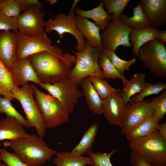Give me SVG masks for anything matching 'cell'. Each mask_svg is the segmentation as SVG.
I'll return each instance as SVG.
<instances>
[{
	"instance_id": "1",
	"label": "cell",
	"mask_w": 166,
	"mask_h": 166,
	"mask_svg": "<svg viewBox=\"0 0 166 166\" xmlns=\"http://www.w3.org/2000/svg\"><path fill=\"white\" fill-rule=\"evenodd\" d=\"M41 83H54L68 78L73 64L74 55L64 53L60 48L56 51H44L28 57Z\"/></svg>"
},
{
	"instance_id": "2",
	"label": "cell",
	"mask_w": 166,
	"mask_h": 166,
	"mask_svg": "<svg viewBox=\"0 0 166 166\" xmlns=\"http://www.w3.org/2000/svg\"><path fill=\"white\" fill-rule=\"evenodd\" d=\"M6 147L12 149L23 162L29 166H40L51 160L57 152L48 147L37 134H30L22 139L4 142Z\"/></svg>"
},
{
	"instance_id": "3",
	"label": "cell",
	"mask_w": 166,
	"mask_h": 166,
	"mask_svg": "<svg viewBox=\"0 0 166 166\" xmlns=\"http://www.w3.org/2000/svg\"><path fill=\"white\" fill-rule=\"evenodd\" d=\"M71 52L74 54L75 65L70 70L69 79L78 86L86 77L94 76L104 78L98 63L101 50L93 47L86 41L85 48L82 51Z\"/></svg>"
},
{
	"instance_id": "4",
	"label": "cell",
	"mask_w": 166,
	"mask_h": 166,
	"mask_svg": "<svg viewBox=\"0 0 166 166\" xmlns=\"http://www.w3.org/2000/svg\"><path fill=\"white\" fill-rule=\"evenodd\" d=\"M131 149L147 161L158 166L166 165V140L157 130L150 134L129 141Z\"/></svg>"
},
{
	"instance_id": "5",
	"label": "cell",
	"mask_w": 166,
	"mask_h": 166,
	"mask_svg": "<svg viewBox=\"0 0 166 166\" xmlns=\"http://www.w3.org/2000/svg\"><path fill=\"white\" fill-rule=\"evenodd\" d=\"M34 95L46 128H54L69 122V114L57 99L41 92L34 85Z\"/></svg>"
},
{
	"instance_id": "6",
	"label": "cell",
	"mask_w": 166,
	"mask_h": 166,
	"mask_svg": "<svg viewBox=\"0 0 166 166\" xmlns=\"http://www.w3.org/2000/svg\"><path fill=\"white\" fill-rule=\"evenodd\" d=\"M34 85L26 83L19 88L14 94V99L20 103L30 128H34L37 134L43 138L46 129L38 105L33 97Z\"/></svg>"
},
{
	"instance_id": "7",
	"label": "cell",
	"mask_w": 166,
	"mask_h": 166,
	"mask_svg": "<svg viewBox=\"0 0 166 166\" xmlns=\"http://www.w3.org/2000/svg\"><path fill=\"white\" fill-rule=\"evenodd\" d=\"M143 65L154 76L166 77V47L157 40L149 41L142 45L138 56Z\"/></svg>"
},
{
	"instance_id": "8",
	"label": "cell",
	"mask_w": 166,
	"mask_h": 166,
	"mask_svg": "<svg viewBox=\"0 0 166 166\" xmlns=\"http://www.w3.org/2000/svg\"><path fill=\"white\" fill-rule=\"evenodd\" d=\"M39 85L57 99L69 114L73 112L78 100L83 96L78 85L68 78L53 84L41 83Z\"/></svg>"
},
{
	"instance_id": "9",
	"label": "cell",
	"mask_w": 166,
	"mask_h": 166,
	"mask_svg": "<svg viewBox=\"0 0 166 166\" xmlns=\"http://www.w3.org/2000/svg\"><path fill=\"white\" fill-rule=\"evenodd\" d=\"M76 17L74 12L70 11L67 15L58 13L54 18H49L45 22L44 32L47 34L55 31L58 34L60 39L63 38L65 34H72L77 42L75 48L77 52L81 51L85 48L86 42L85 38L77 29Z\"/></svg>"
},
{
	"instance_id": "10",
	"label": "cell",
	"mask_w": 166,
	"mask_h": 166,
	"mask_svg": "<svg viewBox=\"0 0 166 166\" xmlns=\"http://www.w3.org/2000/svg\"><path fill=\"white\" fill-rule=\"evenodd\" d=\"M17 34V59L26 58L42 52L56 51L61 48L52 45L51 40L45 32L35 35L24 34L18 32Z\"/></svg>"
},
{
	"instance_id": "11",
	"label": "cell",
	"mask_w": 166,
	"mask_h": 166,
	"mask_svg": "<svg viewBox=\"0 0 166 166\" xmlns=\"http://www.w3.org/2000/svg\"><path fill=\"white\" fill-rule=\"evenodd\" d=\"M153 107L151 100L140 102L131 100L126 104L125 113L121 133L126 136L134 128L153 116Z\"/></svg>"
},
{
	"instance_id": "12",
	"label": "cell",
	"mask_w": 166,
	"mask_h": 166,
	"mask_svg": "<svg viewBox=\"0 0 166 166\" xmlns=\"http://www.w3.org/2000/svg\"><path fill=\"white\" fill-rule=\"evenodd\" d=\"M131 28L125 25L119 19L110 22L101 34L103 49L116 51L117 47L132 46L129 42V35Z\"/></svg>"
},
{
	"instance_id": "13",
	"label": "cell",
	"mask_w": 166,
	"mask_h": 166,
	"mask_svg": "<svg viewBox=\"0 0 166 166\" xmlns=\"http://www.w3.org/2000/svg\"><path fill=\"white\" fill-rule=\"evenodd\" d=\"M45 14L37 6L26 9L17 18L18 32L28 35H35L44 32Z\"/></svg>"
},
{
	"instance_id": "14",
	"label": "cell",
	"mask_w": 166,
	"mask_h": 166,
	"mask_svg": "<svg viewBox=\"0 0 166 166\" xmlns=\"http://www.w3.org/2000/svg\"><path fill=\"white\" fill-rule=\"evenodd\" d=\"M103 113L110 124L120 127L124 116L126 107L119 89L103 100Z\"/></svg>"
},
{
	"instance_id": "15",
	"label": "cell",
	"mask_w": 166,
	"mask_h": 166,
	"mask_svg": "<svg viewBox=\"0 0 166 166\" xmlns=\"http://www.w3.org/2000/svg\"><path fill=\"white\" fill-rule=\"evenodd\" d=\"M9 70L14 81L18 86H22L29 81L38 85L41 83L28 57L16 59Z\"/></svg>"
},
{
	"instance_id": "16",
	"label": "cell",
	"mask_w": 166,
	"mask_h": 166,
	"mask_svg": "<svg viewBox=\"0 0 166 166\" xmlns=\"http://www.w3.org/2000/svg\"><path fill=\"white\" fill-rule=\"evenodd\" d=\"M139 3L152 28H158L165 24L166 0H141Z\"/></svg>"
},
{
	"instance_id": "17",
	"label": "cell",
	"mask_w": 166,
	"mask_h": 166,
	"mask_svg": "<svg viewBox=\"0 0 166 166\" xmlns=\"http://www.w3.org/2000/svg\"><path fill=\"white\" fill-rule=\"evenodd\" d=\"M17 33L11 30L0 32V60L9 69L17 59Z\"/></svg>"
},
{
	"instance_id": "18",
	"label": "cell",
	"mask_w": 166,
	"mask_h": 166,
	"mask_svg": "<svg viewBox=\"0 0 166 166\" xmlns=\"http://www.w3.org/2000/svg\"><path fill=\"white\" fill-rule=\"evenodd\" d=\"M24 126L14 117L6 116L0 121V142L5 140H14L29 136Z\"/></svg>"
},
{
	"instance_id": "19",
	"label": "cell",
	"mask_w": 166,
	"mask_h": 166,
	"mask_svg": "<svg viewBox=\"0 0 166 166\" xmlns=\"http://www.w3.org/2000/svg\"><path fill=\"white\" fill-rule=\"evenodd\" d=\"M76 22L77 30L85 37L87 41L93 47L102 50L100 30L94 23L86 18L79 16H76Z\"/></svg>"
},
{
	"instance_id": "20",
	"label": "cell",
	"mask_w": 166,
	"mask_h": 166,
	"mask_svg": "<svg viewBox=\"0 0 166 166\" xmlns=\"http://www.w3.org/2000/svg\"><path fill=\"white\" fill-rule=\"evenodd\" d=\"M82 92L87 105L93 113L100 114L103 113V100L95 89L89 77L84 78L81 82Z\"/></svg>"
},
{
	"instance_id": "21",
	"label": "cell",
	"mask_w": 166,
	"mask_h": 166,
	"mask_svg": "<svg viewBox=\"0 0 166 166\" xmlns=\"http://www.w3.org/2000/svg\"><path fill=\"white\" fill-rule=\"evenodd\" d=\"M159 29L152 27L143 29L131 28L129 35V40L133 47L132 53L135 57L138 56L140 47L145 43L157 40Z\"/></svg>"
},
{
	"instance_id": "22",
	"label": "cell",
	"mask_w": 166,
	"mask_h": 166,
	"mask_svg": "<svg viewBox=\"0 0 166 166\" xmlns=\"http://www.w3.org/2000/svg\"><path fill=\"white\" fill-rule=\"evenodd\" d=\"M100 1L98 6L91 10H84L76 8L74 12L77 16L92 19L101 31H104L110 22V17Z\"/></svg>"
},
{
	"instance_id": "23",
	"label": "cell",
	"mask_w": 166,
	"mask_h": 166,
	"mask_svg": "<svg viewBox=\"0 0 166 166\" xmlns=\"http://www.w3.org/2000/svg\"><path fill=\"white\" fill-rule=\"evenodd\" d=\"M53 163L57 166H86L92 165L93 162L89 157L79 156L67 151L57 152Z\"/></svg>"
},
{
	"instance_id": "24",
	"label": "cell",
	"mask_w": 166,
	"mask_h": 166,
	"mask_svg": "<svg viewBox=\"0 0 166 166\" xmlns=\"http://www.w3.org/2000/svg\"><path fill=\"white\" fill-rule=\"evenodd\" d=\"M19 88L9 69L0 60V94L12 101L14 99V94Z\"/></svg>"
},
{
	"instance_id": "25",
	"label": "cell",
	"mask_w": 166,
	"mask_h": 166,
	"mask_svg": "<svg viewBox=\"0 0 166 166\" xmlns=\"http://www.w3.org/2000/svg\"><path fill=\"white\" fill-rule=\"evenodd\" d=\"M133 15L128 17L123 12L120 15L119 19L124 24L130 27L143 29L152 27L149 21L143 12L139 3L136 7H132Z\"/></svg>"
},
{
	"instance_id": "26",
	"label": "cell",
	"mask_w": 166,
	"mask_h": 166,
	"mask_svg": "<svg viewBox=\"0 0 166 166\" xmlns=\"http://www.w3.org/2000/svg\"><path fill=\"white\" fill-rule=\"evenodd\" d=\"M145 77L144 74H135L124 85L120 93L125 104L131 101L132 97L141 91L145 82Z\"/></svg>"
},
{
	"instance_id": "27",
	"label": "cell",
	"mask_w": 166,
	"mask_h": 166,
	"mask_svg": "<svg viewBox=\"0 0 166 166\" xmlns=\"http://www.w3.org/2000/svg\"><path fill=\"white\" fill-rule=\"evenodd\" d=\"M98 129V126L93 124L84 132L78 144L72 150L71 152L75 155L81 156L92 150L91 147L94 142Z\"/></svg>"
},
{
	"instance_id": "28",
	"label": "cell",
	"mask_w": 166,
	"mask_h": 166,
	"mask_svg": "<svg viewBox=\"0 0 166 166\" xmlns=\"http://www.w3.org/2000/svg\"><path fill=\"white\" fill-rule=\"evenodd\" d=\"M159 122L153 116L132 129L126 136L129 141L148 135L157 130Z\"/></svg>"
},
{
	"instance_id": "29",
	"label": "cell",
	"mask_w": 166,
	"mask_h": 166,
	"mask_svg": "<svg viewBox=\"0 0 166 166\" xmlns=\"http://www.w3.org/2000/svg\"><path fill=\"white\" fill-rule=\"evenodd\" d=\"M100 68L102 69V75L105 79L116 78L121 79L124 85L128 81L127 79L114 66L109 58L102 51L98 60Z\"/></svg>"
},
{
	"instance_id": "30",
	"label": "cell",
	"mask_w": 166,
	"mask_h": 166,
	"mask_svg": "<svg viewBox=\"0 0 166 166\" xmlns=\"http://www.w3.org/2000/svg\"><path fill=\"white\" fill-rule=\"evenodd\" d=\"M130 0H102L101 2L110 17V20L119 19L123 10L130 2Z\"/></svg>"
},
{
	"instance_id": "31",
	"label": "cell",
	"mask_w": 166,
	"mask_h": 166,
	"mask_svg": "<svg viewBox=\"0 0 166 166\" xmlns=\"http://www.w3.org/2000/svg\"><path fill=\"white\" fill-rule=\"evenodd\" d=\"M166 89V84L161 82H158L155 84L145 82L141 91L138 94L132 97L131 100L134 101H141L145 97L153 94H158L160 92Z\"/></svg>"
},
{
	"instance_id": "32",
	"label": "cell",
	"mask_w": 166,
	"mask_h": 166,
	"mask_svg": "<svg viewBox=\"0 0 166 166\" xmlns=\"http://www.w3.org/2000/svg\"><path fill=\"white\" fill-rule=\"evenodd\" d=\"M101 51L109 58L114 66L123 74L125 70H128L129 67L136 61L135 57L130 60L125 61L119 57L117 55L116 51L103 49Z\"/></svg>"
},
{
	"instance_id": "33",
	"label": "cell",
	"mask_w": 166,
	"mask_h": 166,
	"mask_svg": "<svg viewBox=\"0 0 166 166\" xmlns=\"http://www.w3.org/2000/svg\"><path fill=\"white\" fill-rule=\"evenodd\" d=\"M89 77L95 89L103 100L117 91L108 84L105 79L97 76Z\"/></svg>"
},
{
	"instance_id": "34",
	"label": "cell",
	"mask_w": 166,
	"mask_h": 166,
	"mask_svg": "<svg viewBox=\"0 0 166 166\" xmlns=\"http://www.w3.org/2000/svg\"><path fill=\"white\" fill-rule=\"evenodd\" d=\"M10 101L4 97H0V113H4L6 116L14 117L24 126L30 128L26 119L14 108Z\"/></svg>"
},
{
	"instance_id": "35",
	"label": "cell",
	"mask_w": 166,
	"mask_h": 166,
	"mask_svg": "<svg viewBox=\"0 0 166 166\" xmlns=\"http://www.w3.org/2000/svg\"><path fill=\"white\" fill-rule=\"evenodd\" d=\"M153 107V116L159 122L166 113V90L159 96L151 100Z\"/></svg>"
},
{
	"instance_id": "36",
	"label": "cell",
	"mask_w": 166,
	"mask_h": 166,
	"mask_svg": "<svg viewBox=\"0 0 166 166\" xmlns=\"http://www.w3.org/2000/svg\"><path fill=\"white\" fill-rule=\"evenodd\" d=\"M119 150L118 149H113L108 153H94L91 150L87 153L93 162V164L90 166H113L110 161V158L112 155Z\"/></svg>"
},
{
	"instance_id": "37",
	"label": "cell",
	"mask_w": 166,
	"mask_h": 166,
	"mask_svg": "<svg viewBox=\"0 0 166 166\" xmlns=\"http://www.w3.org/2000/svg\"><path fill=\"white\" fill-rule=\"evenodd\" d=\"M0 10L10 17L18 18L21 11L16 0L0 1Z\"/></svg>"
},
{
	"instance_id": "38",
	"label": "cell",
	"mask_w": 166,
	"mask_h": 166,
	"mask_svg": "<svg viewBox=\"0 0 166 166\" xmlns=\"http://www.w3.org/2000/svg\"><path fill=\"white\" fill-rule=\"evenodd\" d=\"M17 18L9 17L0 10V30H11L17 33L18 32Z\"/></svg>"
},
{
	"instance_id": "39",
	"label": "cell",
	"mask_w": 166,
	"mask_h": 166,
	"mask_svg": "<svg viewBox=\"0 0 166 166\" xmlns=\"http://www.w3.org/2000/svg\"><path fill=\"white\" fill-rule=\"evenodd\" d=\"M0 156L8 166H29L22 161L14 153H10L6 149H0Z\"/></svg>"
},
{
	"instance_id": "40",
	"label": "cell",
	"mask_w": 166,
	"mask_h": 166,
	"mask_svg": "<svg viewBox=\"0 0 166 166\" xmlns=\"http://www.w3.org/2000/svg\"><path fill=\"white\" fill-rule=\"evenodd\" d=\"M130 159L133 166H158L147 161L132 150H131Z\"/></svg>"
},
{
	"instance_id": "41",
	"label": "cell",
	"mask_w": 166,
	"mask_h": 166,
	"mask_svg": "<svg viewBox=\"0 0 166 166\" xmlns=\"http://www.w3.org/2000/svg\"><path fill=\"white\" fill-rule=\"evenodd\" d=\"M18 3L21 10L23 12L34 6H37L39 7L43 11L44 8L43 4L37 0H16Z\"/></svg>"
},
{
	"instance_id": "42",
	"label": "cell",
	"mask_w": 166,
	"mask_h": 166,
	"mask_svg": "<svg viewBox=\"0 0 166 166\" xmlns=\"http://www.w3.org/2000/svg\"><path fill=\"white\" fill-rule=\"evenodd\" d=\"M157 130L160 135L165 140H166V122H163L159 124Z\"/></svg>"
},
{
	"instance_id": "43",
	"label": "cell",
	"mask_w": 166,
	"mask_h": 166,
	"mask_svg": "<svg viewBox=\"0 0 166 166\" xmlns=\"http://www.w3.org/2000/svg\"><path fill=\"white\" fill-rule=\"evenodd\" d=\"M157 40L164 45L166 44V30H159L158 31Z\"/></svg>"
},
{
	"instance_id": "44",
	"label": "cell",
	"mask_w": 166,
	"mask_h": 166,
	"mask_svg": "<svg viewBox=\"0 0 166 166\" xmlns=\"http://www.w3.org/2000/svg\"><path fill=\"white\" fill-rule=\"evenodd\" d=\"M46 1L49 2L51 5L56 3L57 1L56 0H48Z\"/></svg>"
},
{
	"instance_id": "45",
	"label": "cell",
	"mask_w": 166,
	"mask_h": 166,
	"mask_svg": "<svg viewBox=\"0 0 166 166\" xmlns=\"http://www.w3.org/2000/svg\"><path fill=\"white\" fill-rule=\"evenodd\" d=\"M0 166H8L6 164L2 163L0 162Z\"/></svg>"
},
{
	"instance_id": "46",
	"label": "cell",
	"mask_w": 166,
	"mask_h": 166,
	"mask_svg": "<svg viewBox=\"0 0 166 166\" xmlns=\"http://www.w3.org/2000/svg\"><path fill=\"white\" fill-rule=\"evenodd\" d=\"M1 145V143H0V146ZM1 157L0 156V162H1Z\"/></svg>"
},
{
	"instance_id": "47",
	"label": "cell",
	"mask_w": 166,
	"mask_h": 166,
	"mask_svg": "<svg viewBox=\"0 0 166 166\" xmlns=\"http://www.w3.org/2000/svg\"></svg>"
}]
</instances>
